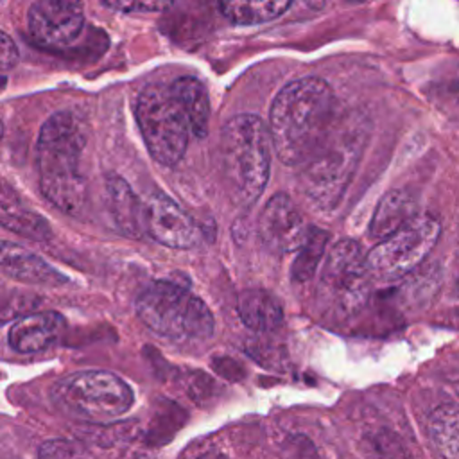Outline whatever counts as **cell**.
Returning <instances> with one entry per match:
<instances>
[{"instance_id":"d4e9b609","label":"cell","mask_w":459,"mask_h":459,"mask_svg":"<svg viewBox=\"0 0 459 459\" xmlns=\"http://www.w3.org/2000/svg\"><path fill=\"white\" fill-rule=\"evenodd\" d=\"M18 61V50L13 39L7 36V32H2L0 36V63H2V72L7 75L11 66H14Z\"/></svg>"},{"instance_id":"7c38bea8","label":"cell","mask_w":459,"mask_h":459,"mask_svg":"<svg viewBox=\"0 0 459 459\" xmlns=\"http://www.w3.org/2000/svg\"><path fill=\"white\" fill-rule=\"evenodd\" d=\"M308 230L294 201L287 194L273 195L258 219V235L274 253H290L301 247Z\"/></svg>"},{"instance_id":"5bb4252c","label":"cell","mask_w":459,"mask_h":459,"mask_svg":"<svg viewBox=\"0 0 459 459\" xmlns=\"http://www.w3.org/2000/svg\"><path fill=\"white\" fill-rule=\"evenodd\" d=\"M63 326V317L56 312L29 314L11 325L7 341L18 353H38L57 341Z\"/></svg>"},{"instance_id":"52a82bcc","label":"cell","mask_w":459,"mask_h":459,"mask_svg":"<svg viewBox=\"0 0 459 459\" xmlns=\"http://www.w3.org/2000/svg\"><path fill=\"white\" fill-rule=\"evenodd\" d=\"M134 117L154 161L176 165L186 151L192 129L170 84L145 86L136 97Z\"/></svg>"},{"instance_id":"277c9868","label":"cell","mask_w":459,"mask_h":459,"mask_svg":"<svg viewBox=\"0 0 459 459\" xmlns=\"http://www.w3.org/2000/svg\"><path fill=\"white\" fill-rule=\"evenodd\" d=\"M140 321L163 339L199 342L213 335V316L206 303L186 287L154 281L136 298Z\"/></svg>"},{"instance_id":"30bf717a","label":"cell","mask_w":459,"mask_h":459,"mask_svg":"<svg viewBox=\"0 0 459 459\" xmlns=\"http://www.w3.org/2000/svg\"><path fill=\"white\" fill-rule=\"evenodd\" d=\"M30 38L43 48L65 50L82 32L84 13L81 4L59 0H38L27 13Z\"/></svg>"},{"instance_id":"4316f807","label":"cell","mask_w":459,"mask_h":459,"mask_svg":"<svg viewBox=\"0 0 459 459\" xmlns=\"http://www.w3.org/2000/svg\"><path fill=\"white\" fill-rule=\"evenodd\" d=\"M292 459H314V455H312V454H308V452H305L301 446H298V448L294 450Z\"/></svg>"},{"instance_id":"7402d4cb","label":"cell","mask_w":459,"mask_h":459,"mask_svg":"<svg viewBox=\"0 0 459 459\" xmlns=\"http://www.w3.org/2000/svg\"><path fill=\"white\" fill-rule=\"evenodd\" d=\"M328 242V233L321 228H308L305 242L298 249V256L292 264V278L296 281H308L323 258Z\"/></svg>"},{"instance_id":"3957f363","label":"cell","mask_w":459,"mask_h":459,"mask_svg":"<svg viewBox=\"0 0 459 459\" xmlns=\"http://www.w3.org/2000/svg\"><path fill=\"white\" fill-rule=\"evenodd\" d=\"M271 134L255 113L230 118L221 131V165L231 201L249 208L262 195L271 170Z\"/></svg>"},{"instance_id":"83f0119b","label":"cell","mask_w":459,"mask_h":459,"mask_svg":"<svg viewBox=\"0 0 459 459\" xmlns=\"http://www.w3.org/2000/svg\"><path fill=\"white\" fill-rule=\"evenodd\" d=\"M457 290H459V280H457Z\"/></svg>"},{"instance_id":"6da1fadb","label":"cell","mask_w":459,"mask_h":459,"mask_svg":"<svg viewBox=\"0 0 459 459\" xmlns=\"http://www.w3.org/2000/svg\"><path fill=\"white\" fill-rule=\"evenodd\" d=\"M335 127V95L321 77L285 84L269 109L273 149L285 165H305Z\"/></svg>"},{"instance_id":"e0dca14e","label":"cell","mask_w":459,"mask_h":459,"mask_svg":"<svg viewBox=\"0 0 459 459\" xmlns=\"http://www.w3.org/2000/svg\"><path fill=\"white\" fill-rule=\"evenodd\" d=\"M106 190L117 226L129 237H140L143 233V203L118 176H108Z\"/></svg>"},{"instance_id":"484cf974","label":"cell","mask_w":459,"mask_h":459,"mask_svg":"<svg viewBox=\"0 0 459 459\" xmlns=\"http://www.w3.org/2000/svg\"><path fill=\"white\" fill-rule=\"evenodd\" d=\"M199 459H228V457L222 452H219V450H208Z\"/></svg>"},{"instance_id":"44dd1931","label":"cell","mask_w":459,"mask_h":459,"mask_svg":"<svg viewBox=\"0 0 459 459\" xmlns=\"http://www.w3.org/2000/svg\"><path fill=\"white\" fill-rule=\"evenodd\" d=\"M292 7L290 0L265 2H221L219 9L235 25H258L281 16Z\"/></svg>"},{"instance_id":"7a4b0ae2","label":"cell","mask_w":459,"mask_h":459,"mask_svg":"<svg viewBox=\"0 0 459 459\" xmlns=\"http://www.w3.org/2000/svg\"><path fill=\"white\" fill-rule=\"evenodd\" d=\"M84 145V124L70 111L50 115L38 134L36 160L41 194L70 215L77 213L86 199V179L79 167Z\"/></svg>"},{"instance_id":"9c48e42d","label":"cell","mask_w":459,"mask_h":459,"mask_svg":"<svg viewBox=\"0 0 459 459\" xmlns=\"http://www.w3.org/2000/svg\"><path fill=\"white\" fill-rule=\"evenodd\" d=\"M371 280L368 255L355 240L344 238L333 244L323 267L321 287L339 310L360 308L368 299Z\"/></svg>"},{"instance_id":"ffe728a7","label":"cell","mask_w":459,"mask_h":459,"mask_svg":"<svg viewBox=\"0 0 459 459\" xmlns=\"http://www.w3.org/2000/svg\"><path fill=\"white\" fill-rule=\"evenodd\" d=\"M427 434L445 459H459V405L445 403L427 420Z\"/></svg>"},{"instance_id":"cb8c5ba5","label":"cell","mask_w":459,"mask_h":459,"mask_svg":"<svg viewBox=\"0 0 459 459\" xmlns=\"http://www.w3.org/2000/svg\"><path fill=\"white\" fill-rule=\"evenodd\" d=\"M102 5L113 11H122V13H156L169 9L172 4L170 2H134V0H102Z\"/></svg>"},{"instance_id":"4fadbf2b","label":"cell","mask_w":459,"mask_h":459,"mask_svg":"<svg viewBox=\"0 0 459 459\" xmlns=\"http://www.w3.org/2000/svg\"><path fill=\"white\" fill-rule=\"evenodd\" d=\"M0 267L5 276L29 285L59 287L68 283V278L41 256L7 240L2 242Z\"/></svg>"},{"instance_id":"8992f818","label":"cell","mask_w":459,"mask_h":459,"mask_svg":"<svg viewBox=\"0 0 459 459\" xmlns=\"http://www.w3.org/2000/svg\"><path fill=\"white\" fill-rule=\"evenodd\" d=\"M362 142L364 127L335 124L301 174V190L312 206L330 210L339 203L357 167Z\"/></svg>"},{"instance_id":"ba28073f","label":"cell","mask_w":459,"mask_h":459,"mask_svg":"<svg viewBox=\"0 0 459 459\" xmlns=\"http://www.w3.org/2000/svg\"><path fill=\"white\" fill-rule=\"evenodd\" d=\"M441 233L439 222L430 215H418L407 226L380 240L368 253L373 280L393 281L416 269L436 246Z\"/></svg>"},{"instance_id":"d6986e66","label":"cell","mask_w":459,"mask_h":459,"mask_svg":"<svg viewBox=\"0 0 459 459\" xmlns=\"http://www.w3.org/2000/svg\"><path fill=\"white\" fill-rule=\"evenodd\" d=\"M238 314L247 328L258 332L274 330L283 321L281 303L274 294L262 289H253L240 294Z\"/></svg>"},{"instance_id":"ac0fdd59","label":"cell","mask_w":459,"mask_h":459,"mask_svg":"<svg viewBox=\"0 0 459 459\" xmlns=\"http://www.w3.org/2000/svg\"><path fill=\"white\" fill-rule=\"evenodd\" d=\"M170 88L190 122L192 134L197 138H204L210 120V99L204 84L195 77L183 75L178 77L170 84Z\"/></svg>"},{"instance_id":"603a6c76","label":"cell","mask_w":459,"mask_h":459,"mask_svg":"<svg viewBox=\"0 0 459 459\" xmlns=\"http://www.w3.org/2000/svg\"><path fill=\"white\" fill-rule=\"evenodd\" d=\"M38 459H93V455L75 441L48 439L39 446Z\"/></svg>"},{"instance_id":"5b68a950","label":"cell","mask_w":459,"mask_h":459,"mask_svg":"<svg viewBox=\"0 0 459 459\" xmlns=\"http://www.w3.org/2000/svg\"><path fill=\"white\" fill-rule=\"evenodd\" d=\"M54 405L70 418L104 423L126 414L134 394L129 384L102 369L77 371L57 380L50 389Z\"/></svg>"},{"instance_id":"8fae6325","label":"cell","mask_w":459,"mask_h":459,"mask_svg":"<svg viewBox=\"0 0 459 459\" xmlns=\"http://www.w3.org/2000/svg\"><path fill=\"white\" fill-rule=\"evenodd\" d=\"M143 231L172 249H192L203 240L197 222L163 192L151 194L143 203Z\"/></svg>"},{"instance_id":"2e32d148","label":"cell","mask_w":459,"mask_h":459,"mask_svg":"<svg viewBox=\"0 0 459 459\" xmlns=\"http://www.w3.org/2000/svg\"><path fill=\"white\" fill-rule=\"evenodd\" d=\"M0 221L4 228L32 240H47L50 237L47 221L25 206L22 199L9 188V185L2 186Z\"/></svg>"},{"instance_id":"9a60e30c","label":"cell","mask_w":459,"mask_h":459,"mask_svg":"<svg viewBox=\"0 0 459 459\" xmlns=\"http://www.w3.org/2000/svg\"><path fill=\"white\" fill-rule=\"evenodd\" d=\"M416 217L418 208L414 197L407 190H391L380 199L373 213L369 222V235L373 238L384 240L407 226Z\"/></svg>"}]
</instances>
